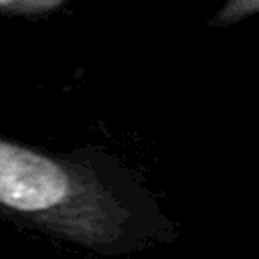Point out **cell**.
<instances>
[{
	"mask_svg": "<svg viewBox=\"0 0 259 259\" xmlns=\"http://www.w3.org/2000/svg\"><path fill=\"white\" fill-rule=\"evenodd\" d=\"M255 14H259V0H225V4L210 18V26H233Z\"/></svg>",
	"mask_w": 259,
	"mask_h": 259,
	"instance_id": "6da1fadb",
	"label": "cell"
},
{
	"mask_svg": "<svg viewBox=\"0 0 259 259\" xmlns=\"http://www.w3.org/2000/svg\"><path fill=\"white\" fill-rule=\"evenodd\" d=\"M67 0H0L2 14H45L61 8Z\"/></svg>",
	"mask_w": 259,
	"mask_h": 259,
	"instance_id": "7a4b0ae2",
	"label": "cell"
}]
</instances>
